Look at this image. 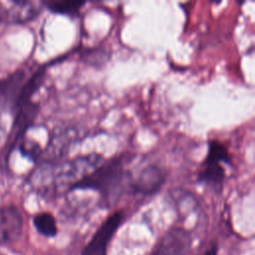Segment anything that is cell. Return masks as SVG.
<instances>
[{
    "label": "cell",
    "instance_id": "1",
    "mask_svg": "<svg viewBox=\"0 0 255 255\" xmlns=\"http://www.w3.org/2000/svg\"><path fill=\"white\" fill-rule=\"evenodd\" d=\"M103 161V155L97 152L77 156L56 166H53L52 162L43 161L31 174V184L45 192L50 188L57 190L68 187L71 190L77 181L96 169Z\"/></svg>",
    "mask_w": 255,
    "mask_h": 255
},
{
    "label": "cell",
    "instance_id": "2",
    "mask_svg": "<svg viewBox=\"0 0 255 255\" xmlns=\"http://www.w3.org/2000/svg\"><path fill=\"white\" fill-rule=\"evenodd\" d=\"M131 172L125 167L120 157L101 163L96 169L77 181L73 189H94L100 191L106 198L120 194L127 187L130 188Z\"/></svg>",
    "mask_w": 255,
    "mask_h": 255
},
{
    "label": "cell",
    "instance_id": "3",
    "mask_svg": "<svg viewBox=\"0 0 255 255\" xmlns=\"http://www.w3.org/2000/svg\"><path fill=\"white\" fill-rule=\"evenodd\" d=\"M124 219L123 211L111 214L98 228L92 239L83 249L82 255H107L108 245Z\"/></svg>",
    "mask_w": 255,
    "mask_h": 255
},
{
    "label": "cell",
    "instance_id": "4",
    "mask_svg": "<svg viewBox=\"0 0 255 255\" xmlns=\"http://www.w3.org/2000/svg\"><path fill=\"white\" fill-rule=\"evenodd\" d=\"M166 179V171L156 165L149 164L143 167L135 178H132L130 189L134 193L150 195L157 192Z\"/></svg>",
    "mask_w": 255,
    "mask_h": 255
},
{
    "label": "cell",
    "instance_id": "5",
    "mask_svg": "<svg viewBox=\"0 0 255 255\" xmlns=\"http://www.w3.org/2000/svg\"><path fill=\"white\" fill-rule=\"evenodd\" d=\"M4 22L12 24H23L31 21L39 15L43 2L35 1H12L0 3Z\"/></svg>",
    "mask_w": 255,
    "mask_h": 255
},
{
    "label": "cell",
    "instance_id": "6",
    "mask_svg": "<svg viewBox=\"0 0 255 255\" xmlns=\"http://www.w3.org/2000/svg\"><path fill=\"white\" fill-rule=\"evenodd\" d=\"M27 81L24 71H16L0 81V105L15 112Z\"/></svg>",
    "mask_w": 255,
    "mask_h": 255
},
{
    "label": "cell",
    "instance_id": "7",
    "mask_svg": "<svg viewBox=\"0 0 255 255\" xmlns=\"http://www.w3.org/2000/svg\"><path fill=\"white\" fill-rule=\"evenodd\" d=\"M78 132L71 128H55L50 136L46 152L45 160L48 162H54L57 159L62 158L68 153L69 148L78 139Z\"/></svg>",
    "mask_w": 255,
    "mask_h": 255
},
{
    "label": "cell",
    "instance_id": "8",
    "mask_svg": "<svg viewBox=\"0 0 255 255\" xmlns=\"http://www.w3.org/2000/svg\"><path fill=\"white\" fill-rule=\"evenodd\" d=\"M23 220L19 210L14 206L0 209V243L17 240L22 233Z\"/></svg>",
    "mask_w": 255,
    "mask_h": 255
},
{
    "label": "cell",
    "instance_id": "9",
    "mask_svg": "<svg viewBox=\"0 0 255 255\" xmlns=\"http://www.w3.org/2000/svg\"><path fill=\"white\" fill-rule=\"evenodd\" d=\"M15 121L10 136V145L16 144L17 140L27 130V128L34 123L38 113L39 106L32 101L20 106L15 112Z\"/></svg>",
    "mask_w": 255,
    "mask_h": 255
},
{
    "label": "cell",
    "instance_id": "10",
    "mask_svg": "<svg viewBox=\"0 0 255 255\" xmlns=\"http://www.w3.org/2000/svg\"><path fill=\"white\" fill-rule=\"evenodd\" d=\"M225 179V168L222 163L203 162L197 175L199 183L207 184L213 188L220 189Z\"/></svg>",
    "mask_w": 255,
    "mask_h": 255
},
{
    "label": "cell",
    "instance_id": "11",
    "mask_svg": "<svg viewBox=\"0 0 255 255\" xmlns=\"http://www.w3.org/2000/svg\"><path fill=\"white\" fill-rule=\"evenodd\" d=\"M86 4L85 1H74V0H50L44 1L45 5L50 11L58 14L74 16L77 15L80 9Z\"/></svg>",
    "mask_w": 255,
    "mask_h": 255
},
{
    "label": "cell",
    "instance_id": "12",
    "mask_svg": "<svg viewBox=\"0 0 255 255\" xmlns=\"http://www.w3.org/2000/svg\"><path fill=\"white\" fill-rule=\"evenodd\" d=\"M203 162L230 164L231 158L226 145L216 139L210 140L208 143V151Z\"/></svg>",
    "mask_w": 255,
    "mask_h": 255
},
{
    "label": "cell",
    "instance_id": "13",
    "mask_svg": "<svg viewBox=\"0 0 255 255\" xmlns=\"http://www.w3.org/2000/svg\"><path fill=\"white\" fill-rule=\"evenodd\" d=\"M33 223L38 230L44 236L54 237L57 232V223L55 217L49 212H41L34 216Z\"/></svg>",
    "mask_w": 255,
    "mask_h": 255
},
{
    "label": "cell",
    "instance_id": "14",
    "mask_svg": "<svg viewBox=\"0 0 255 255\" xmlns=\"http://www.w3.org/2000/svg\"><path fill=\"white\" fill-rule=\"evenodd\" d=\"M19 148L22 154L30 158L31 160H37L42 154V149L40 145L31 139H23L20 142Z\"/></svg>",
    "mask_w": 255,
    "mask_h": 255
},
{
    "label": "cell",
    "instance_id": "15",
    "mask_svg": "<svg viewBox=\"0 0 255 255\" xmlns=\"http://www.w3.org/2000/svg\"><path fill=\"white\" fill-rule=\"evenodd\" d=\"M217 254V247L216 245H212L209 249L206 250L204 255H216Z\"/></svg>",
    "mask_w": 255,
    "mask_h": 255
},
{
    "label": "cell",
    "instance_id": "16",
    "mask_svg": "<svg viewBox=\"0 0 255 255\" xmlns=\"http://www.w3.org/2000/svg\"><path fill=\"white\" fill-rule=\"evenodd\" d=\"M4 22V18H3V12H2V9H1V6H0V24Z\"/></svg>",
    "mask_w": 255,
    "mask_h": 255
}]
</instances>
